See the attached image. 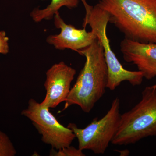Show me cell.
Listing matches in <instances>:
<instances>
[{
    "label": "cell",
    "instance_id": "1",
    "mask_svg": "<svg viewBox=\"0 0 156 156\" xmlns=\"http://www.w3.org/2000/svg\"><path fill=\"white\" fill-rule=\"evenodd\" d=\"M125 38L143 43H156V0H99Z\"/></svg>",
    "mask_w": 156,
    "mask_h": 156
},
{
    "label": "cell",
    "instance_id": "2",
    "mask_svg": "<svg viewBox=\"0 0 156 156\" xmlns=\"http://www.w3.org/2000/svg\"><path fill=\"white\" fill-rule=\"evenodd\" d=\"M77 53L85 56L86 62L65 101L63 110L77 105L88 113L106 92L108 71L103 47L97 38Z\"/></svg>",
    "mask_w": 156,
    "mask_h": 156
},
{
    "label": "cell",
    "instance_id": "3",
    "mask_svg": "<svg viewBox=\"0 0 156 156\" xmlns=\"http://www.w3.org/2000/svg\"><path fill=\"white\" fill-rule=\"evenodd\" d=\"M153 136H156V84L146 87L139 102L121 114L119 129L111 143L129 145Z\"/></svg>",
    "mask_w": 156,
    "mask_h": 156
},
{
    "label": "cell",
    "instance_id": "4",
    "mask_svg": "<svg viewBox=\"0 0 156 156\" xmlns=\"http://www.w3.org/2000/svg\"><path fill=\"white\" fill-rule=\"evenodd\" d=\"M81 1L86 10L83 27L86 28L89 25L103 47L108 71L107 88L113 91L125 81L129 82L134 87L141 85L144 78L142 73L138 70L132 71L125 69L112 50L106 34L107 27L109 21L107 12L97 4L92 6L88 4L87 0Z\"/></svg>",
    "mask_w": 156,
    "mask_h": 156
},
{
    "label": "cell",
    "instance_id": "5",
    "mask_svg": "<svg viewBox=\"0 0 156 156\" xmlns=\"http://www.w3.org/2000/svg\"><path fill=\"white\" fill-rule=\"evenodd\" d=\"M120 104L119 98H115L104 116L100 119L95 118L83 129L78 128L74 123L69 124L67 127L77 138L80 149L88 150L96 154H103L105 152L119 126Z\"/></svg>",
    "mask_w": 156,
    "mask_h": 156
},
{
    "label": "cell",
    "instance_id": "6",
    "mask_svg": "<svg viewBox=\"0 0 156 156\" xmlns=\"http://www.w3.org/2000/svg\"><path fill=\"white\" fill-rule=\"evenodd\" d=\"M28 118L41 135L42 141L58 150L67 147L76 138L73 131L61 125L50 111L48 107L33 98L29 100L28 106L21 112Z\"/></svg>",
    "mask_w": 156,
    "mask_h": 156
},
{
    "label": "cell",
    "instance_id": "7",
    "mask_svg": "<svg viewBox=\"0 0 156 156\" xmlns=\"http://www.w3.org/2000/svg\"><path fill=\"white\" fill-rule=\"evenodd\" d=\"M76 72L75 69L64 62L53 65L46 72L44 84L46 95L42 104L50 109L65 102L70 91Z\"/></svg>",
    "mask_w": 156,
    "mask_h": 156
},
{
    "label": "cell",
    "instance_id": "8",
    "mask_svg": "<svg viewBox=\"0 0 156 156\" xmlns=\"http://www.w3.org/2000/svg\"><path fill=\"white\" fill-rule=\"evenodd\" d=\"M53 18L54 25L56 28L60 29V32L58 34L48 36L47 42L57 50L70 49L77 52L92 44L97 39L92 30L87 32L86 28H76L73 26L65 23L59 12L55 14Z\"/></svg>",
    "mask_w": 156,
    "mask_h": 156
},
{
    "label": "cell",
    "instance_id": "9",
    "mask_svg": "<svg viewBox=\"0 0 156 156\" xmlns=\"http://www.w3.org/2000/svg\"><path fill=\"white\" fill-rule=\"evenodd\" d=\"M120 50L126 62L135 65L148 80L156 76V43H143L125 38Z\"/></svg>",
    "mask_w": 156,
    "mask_h": 156
},
{
    "label": "cell",
    "instance_id": "10",
    "mask_svg": "<svg viewBox=\"0 0 156 156\" xmlns=\"http://www.w3.org/2000/svg\"><path fill=\"white\" fill-rule=\"evenodd\" d=\"M51 2L44 9L35 8L30 14L33 21L39 23L43 20H50L53 18L55 14L58 12L62 7L68 9H75L78 7L79 0H50Z\"/></svg>",
    "mask_w": 156,
    "mask_h": 156
},
{
    "label": "cell",
    "instance_id": "11",
    "mask_svg": "<svg viewBox=\"0 0 156 156\" xmlns=\"http://www.w3.org/2000/svg\"><path fill=\"white\" fill-rule=\"evenodd\" d=\"M16 154V149L9 136L0 131V156H14Z\"/></svg>",
    "mask_w": 156,
    "mask_h": 156
},
{
    "label": "cell",
    "instance_id": "12",
    "mask_svg": "<svg viewBox=\"0 0 156 156\" xmlns=\"http://www.w3.org/2000/svg\"><path fill=\"white\" fill-rule=\"evenodd\" d=\"M50 156H86L83 151L78 148L69 146L62 148L56 150L52 148L50 151Z\"/></svg>",
    "mask_w": 156,
    "mask_h": 156
},
{
    "label": "cell",
    "instance_id": "13",
    "mask_svg": "<svg viewBox=\"0 0 156 156\" xmlns=\"http://www.w3.org/2000/svg\"><path fill=\"white\" fill-rule=\"evenodd\" d=\"M9 38L5 32L0 31V54H7L9 51Z\"/></svg>",
    "mask_w": 156,
    "mask_h": 156
}]
</instances>
